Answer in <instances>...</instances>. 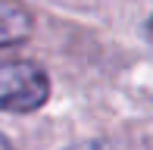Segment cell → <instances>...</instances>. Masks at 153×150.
<instances>
[{
    "label": "cell",
    "mask_w": 153,
    "mask_h": 150,
    "mask_svg": "<svg viewBox=\"0 0 153 150\" xmlns=\"http://www.w3.org/2000/svg\"><path fill=\"white\" fill-rule=\"evenodd\" d=\"M147 41H150V44H153V16L147 19Z\"/></svg>",
    "instance_id": "cell-4"
},
{
    "label": "cell",
    "mask_w": 153,
    "mask_h": 150,
    "mask_svg": "<svg viewBox=\"0 0 153 150\" xmlns=\"http://www.w3.org/2000/svg\"><path fill=\"white\" fill-rule=\"evenodd\" d=\"M50 100V75L34 59L0 63V113H34Z\"/></svg>",
    "instance_id": "cell-1"
},
{
    "label": "cell",
    "mask_w": 153,
    "mask_h": 150,
    "mask_svg": "<svg viewBox=\"0 0 153 150\" xmlns=\"http://www.w3.org/2000/svg\"><path fill=\"white\" fill-rule=\"evenodd\" d=\"M34 31V19L19 0H0V50L25 44Z\"/></svg>",
    "instance_id": "cell-2"
},
{
    "label": "cell",
    "mask_w": 153,
    "mask_h": 150,
    "mask_svg": "<svg viewBox=\"0 0 153 150\" xmlns=\"http://www.w3.org/2000/svg\"><path fill=\"white\" fill-rule=\"evenodd\" d=\"M0 150H13V144H10V138H6V134H0Z\"/></svg>",
    "instance_id": "cell-3"
}]
</instances>
